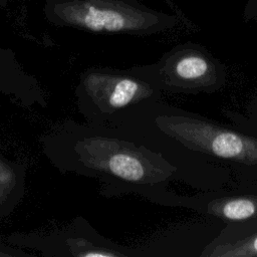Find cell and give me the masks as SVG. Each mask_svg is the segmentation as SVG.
<instances>
[{
	"label": "cell",
	"mask_w": 257,
	"mask_h": 257,
	"mask_svg": "<svg viewBox=\"0 0 257 257\" xmlns=\"http://www.w3.org/2000/svg\"><path fill=\"white\" fill-rule=\"evenodd\" d=\"M157 85L171 91L213 92L225 82L224 68L199 49L175 50L153 67H146Z\"/></svg>",
	"instance_id": "cell-5"
},
{
	"label": "cell",
	"mask_w": 257,
	"mask_h": 257,
	"mask_svg": "<svg viewBox=\"0 0 257 257\" xmlns=\"http://www.w3.org/2000/svg\"><path fill=\"white\" fill-rule=\"evenodd\" d=\"M206 211L226 223L248 220L257 216V195L217 198L208 203Z\"/></svg>",
	"instance_id": "cell-9"
},
{
	"label": "cell",
	"mask_w": 257,
	"mask_h": 257,
	"mask_svg": "<svg viewBox=\"0 0 257 257\" xmlns=\"http://www.w3.org/2000/svg\"><path fill=\"white\" fill-rule=\"evenodd\" d=\"M30 257L31 255L27 252L17 249L15 246L12 247L7 242L0 240V257Z\"/></svg>",
	"instance_id": "cell-10"
},
{
	"label": "cell",
	"mask_w": 257,
	"mask_h": 257,
	"mask_svg": "<svg viewBox=\"0 0 257 257\" xmlns=\"http://www.w3.org/2000/svg\"><path fill=\"white\" fill-rule=\"evenodd\" d=\"M41 144L43 155L60 173L96 179L105 198L150 197L178 171L161 152L116 126L67 120L45 134Z\"/></svg>",
	"instance_id": "cell-1"
},
{
	"label": "cell",
	"mask_w": 257,
	"mask_h": 257,
	"mask_svg": "<svg viewBox=\"0 0 257 257\" xmlns=\"http://www.w3.org/2000/svg\"><path fill=\"white\" fill-rule=\"evenodd\" d=\"M158 91L146 67L88 68L75 86L76 106L85 122L114 126L125 114L154 100Z\"/></svg>",
	"instance_id": "cell-2"
},
{
	"label": "cell",
	"mask_w": 257,
	"mask_h": 257,
	"mask_svg": "<svg viewBox=\"0 0 257 257\" xmlns=\"http://www.w3.org/2000/svg\"><path fill=\"white\" fill-rule=\"evenodd\" d=\"M114 126L153 128L188 150L245 165H257V138L205 118L166 111L148 116L138 107L121 117Z\"/></svg>",
	"instance_id": "cell-3"
},
{
	"label": "cell",
	"mask_w": 257,
	"mask_h": 257,
	"mask_svg": "<svg viewBox=\"0 0 257 257\" xmlns=\"http://www.w3.org/2000/svg\"><path fill=\"white\" fill-rule=\"evenodd\" d=\"M63 22L97 33L140 32L148 29L150 22L132 9L117 8L94 2H77L61 12Z\"/></svg>",
	"instance_id": "cell-6"
},
{
	"label": "cell",
	"mask_w": 257,
	"mask_h": 257,
	"mask_svg": "<svg viewBox=\"0 0 257 257\" xmlns=\"http://www.w3.org/2000/svg\"><path fill=\"white\" fill-rule=\"evenodd\" d=\"M7 243L39 251L46 257H132L134 249L120 246L100 235L81 216L63 228L46 233H13Z\"/></svg>",
	"instance_id": "cell-4"
},
{
	"label": "cell",
	"mask_w": 257,
	"mask_h": 257,
	"mask_svg": "<svg viewBox=\"0 0 257 257\" xmlns=\"http://www.w3.org/2000/svg\"><path fill=\"white\" fill-rule=\"evenodd\" d=\"M202 257H257V216L226 223L201 252Z\"/></svg>",
	"instance_id": "cell-7"
},
{
	"label": "cell",
	"mask_w": 257,
	"mask_h": 257,
	"mask_svg": "<svg viewBox=\"0 0 257 257\" xmlns=\"http://www.w3.org/2000/svg\"><path fill=\"white\" fill-rule=\"evenodd\" d=\"M25 179L26 167L7 159L0 146V220L9 217L21 203L25 194Z\"/></svg>",
	"instance_id": "cell-8"
}]
</instances>
